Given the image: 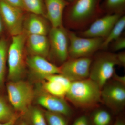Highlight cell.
<instances>
[{
    "label": "cell",
    "mask_w": 125,
    "mask_h": 125,
    "mask_svg": "<svg viewBox=\"0 0 125 125\" xmlns=\"http://www.w3.org/2000/svg\"><path fill=\"white\" fill-rule=\"evenodd\" d=\"M101 0H74L65 9L64 20L72 30H82L99 18L102 10Z\"/></svg>",
    "instance_id": "6da1fadb"
},
{
    "label": "cell",
    "mask_w": 125,
    "mask_h": 125,
    "mask_svg": "<svg viewBox=\"0 0 125 125\" xmlns=\"http://www.w3.org/2000/svg\"><path fill=\"white\" fill-rule=\"evenodd\" d=\"M101 87L89 78L72 82L65 97L76 107L89 108L101 102Z\"/></svg>",
    "instance_id": "7a4b0ae2"
},
{
    "label": "cell",
    "mask_w": 125,
    "mask_h": 125,
    "mask_svg": "<svg viewBox=\"0 0 125 125\" xmlns=\"http://www.w3.org/2000/svg\"><path fill=\"white\" fill-rule=\"evenodd\" d=\"M27 36L26 34L23 32L12 37L11 43L7 52L9 81L21 79L24 72V52Z\"/></svg>",
    "instance_id": "3957f363"
},
{
    "label": "cell",
    "mask_w": 125,
    "mask_h": 125,
    "mask_svg": "<svg viewBox=\"0 0 125 125\" xmlns=\"http://www.w3.org/2000/svg\"><path fill=\"white\" fill-rule=\"evenodd\" d=\"M6 89L12 107L20 114L25 115L29 109L34 97L32 87L28 83L20 79L9 81Z\"/></svg>",
    "instance_id": "277c9868"
},
{
    "label": "cell",
    "mask_w": 125,
    "mask_h": 125,
    "mask_svg": "<svg viewBox=\"0 0 125 125\" xmlns=\"http://www.w3.org/2000/svg\"><path fill=\"white\" fill-rule=\"evenodd\" d=\"M119 65L117 54L103 52L92 60L89 78L97 83L101 88L112 77L115 67Z\"/></svg>",
    "instance_id": "5b68a950"
},
{
    "label": "cell",
    "mask_w": 125,
    "mask_h": 125,
    "mask_svg": "<svg viewBox=\"0 0 125 125\" xmlns=\"http://www.w3.org/2000/svg\"><path fill=\"white\" fill-rule=\"evenodd\" d=\"M67 32L69 41V58L90 57L101 49L104 39L101 38L81 37L68 30Z\"/></svg>",
    "instance_id": "8992f818"
},
{
    "label": "cell",
    "mask_w": 125,
    "mask_h": 125,
    "mask_svg": "<svg viewBox=\"0 0 125 125\" xmlns=\"http://www.w3.org/2000/svg\"><path fill=\"white\" fill-rule=\"evenodd\" d=\"M48 34L50 45L48 56L62 65L69 58V41L67 30L63 26L52 27Z\"/></svg>",
    "instance_id": "52a82bcc"
},
{
    "label": "cell",
    "mask_w": 125,
    "mask_h": 125,
    "mask_svg": "<svg viewBox=\"0 0 125 125\" xmlns=\"http://www.w3.org/2000/svg\"><path fill=\"white\" fill-rule=\"evenodd\" d=\"M101 98L113 111H121L125 105V84L114 80L108 81L101 89Z\"/></svg>",
    "instance_id": "ba28073f"
},
{
    "label": "cell",
    "mask_w": 125,
    "mask_h": 125,
    "mask_svg": "<svg viewBox=\"0 0 125 125\" xmlns=\"http://www.w3.org/2000/svg\"><path fill=\"white\" fill-rule=\"evenodd\" d=\"M92 62L90 57L69 58L59 67L60 74L71 82L89 78Z\"/></svg>",
    "instance_id": "9c48e42d"
},
{
    "label": "cell",
    "mask_w": 125,
    "mask_h": 125,
    "mask_svg": "<svg viewBox=\"0 0 125 125\" xmlns=\"http://www.w3.org/2000/svg\"><path fill=\"white\" fill-rule=\"evenodd\" d=\"M22 10L0 0V15L4 27L12 37L23 33L24 17Z\"/></svg>",
    "instance_id": "30bf717a"
},
{
    "label": "cell",
    "mask_w": 125,
    "mask_h": 125,
    "mask_svg": "<svg viewBox=\"0 0 125 125\" xmlns=\"http://www.w3.org/2000/svg\"><path fill=\"white\" fill-rule=\"evenodd\" d=\"M122 14H107L96 19L85 30L81 31V37L86 38H101L105 39L107 37L114 25Z\"/></svg>",
    "instance_id": "8fae6325"
},
{
    "label": "cell",
    "mask_w": 125,
    "mask_h": 125,
    "mask_svg": "<svg viewBox=\"0 0 125 125\" xmlns=\"http://www.w3.org/2000/svg\"><path fill=\"white\" fill-rule=\"evenodd\" d=\"M26 63L31 72L42 79L52 75L60 73V67L43 57L29 56L26 59Z\"/></svg>",
    "instance_id": "7c38bea8"
},
{
    "label": "cell",
    "mask_w": 125,
    "mask_h": 125,
    "mask_svg": "<svg viewBox=\"0 0 125 125\" xmlns=\"http://www.w3.org/2000/svg\"><path fill=\"white\" fill-rule=\"evenodd\" d=\"M45 92L37 98V103L39 105L48 111L61 114L65 117L71 116L72 109L64 98Z\"/></svg>",
    "instance_id": "4fadbf2b"
},
{
    "label": "cell",
    "mask_w": 125,
    "mask_h": 125,
    "mask_svg": "<svg viewBox=\"0 0 125 125\" xmlns=\"http://www.w3.org/2000/svg\"><path fill=\"white\" fill-rule=\"evenodd\" d=\"M43 88L50 94L64 98L70 86L71 82L61 74L47 76L44 80Z\"/></svg>",
    "instance_id": "5bb4252c"
},
{
    "label": "cell",
    "mask_w": 125,
    "mask_h": 125,
    "mask_svg": "<svg viewBox=\"0 0 125 125\" xmlns=\"http://www.w3.org/2000/svg\"><path fill=\"white\" fill-rule=\"evenodd\" d=\"M46 15L52 27L63 26L65 9L70 4L65 0H45Z\"/></svg>",
    "instance_id": "9a60e30c"
},
{
    "label": "cell",
    "mask_w": 125,
    "mask_h": 125,
    "mask_svg": "<svg viewBox=\"0 0 125 125\" xmlns=\"http://www.w3.org/2000/svg\"><path fill=\"white\" fill-rule=\"evenodd\" d=\"M42 16L31 13L24 17L23 24V32L27 35L35 34L47 36L51 28L48 23Z\"/></svg>",
    "instance_id": "2e32d148"
},
{
    "label": "cell",
    "mask_w": 125,
    "mask_h": 125,
    "mask_svg": "<svg viewBox=\"0 0 125 125\" xmlns=\"http://www.w3.org/2000/svg\"><path fill=\"white\" fill-rule=\"evenodd\" d=\"M25 47L31 55L40 56L46 58L49 55V39L46 35H27Z\"/></svg>",
    "instance_id": "e0dca14e"
},
{
    "label": "cell",
    "mask_w": 125,
    "mask_h": 125,
    "mask_svg": "<svg viewBox=\"0 0 125 125\" xmlns=\"http://www.w3.org/2000/svg\"><path fill=\"white\" fill-rule=\"evenodd\" d=\"M125 27V16L123 15L114 25L107 37L104 39L101 49L105 50L107 49L112 42L121 37Z\"/></svg>",
    "instance_id": "ac0fdd59"
},
{
    "label": "cell",
    "mask_w": 125,
    "mask_h": 125,
    "mask_svg": "<svg viewBox=\"0 0 125 125\" xmlns=\"http://www.w3.org/2000/svg\"><path fill=\"white\" fill-rule=\"evenodd\" d=\"M8 42L4 37L0 38V91L4 82L7 52L9 48Z\"/></svg>",
    "instance_id": "d6986e66"
},
{
    "label": "cell",
    "mask_w": 125,
    "mask_h": 125,
    "mask_svg": "<svg viewBox=\"0 0 125 125\" xmlns=\"http://www.w3.org/2000/svg\"><path fill=\"white\" fill-rule=\"evenodd\" d=\"M125 6V0H105L101 9L107 14H123Z\"/></svg>",
    "instance_id": "ffe728a7"
},
{
    "label": "cell",
    "mask_w": 125,
    "mask_h": 125,
    "mask_svg": "<svg viewBox=\"0 0 125 125\" xmlns=\"http://www.w3.org/2000/svg\"><path fill=\"white\" fill-rule=\"evenodd\" d=\"M18 115L13 107L9 105L5 98L0 96V122H7Z\"/></svg>",
    "instance_id": "44dd1931"
},
{
    "label": "cell",
    "mask_w": 125,
    "mask_h": 125,
    "mask_svg": "<svg viewBox=\"0 0 125 125\" xmlns=\"http://www.w3.org/2000/svg\"><path fill=\"white\" fill-rule=\"evenodd\" d=\"M24 10L31 13L46 15V10L42 0H22Z\"/></svg>",
    "instance_id": "7402d4cb"
},
{
    "label": "cell",
    "mask_w": 125,
    "mask_h": 125,
    "mask_svg": "<svg viewBox=\"0 0 125 125\" xmlns=\"http://www.w3.org/2000/svg\"><path fill=\"white\" fill-rule=\"evenodd\" d=\"M25 114H28L27 121L30 125H48L44 112L38 108L29 109Z\"/></svg>",
    "instance_id": "603a6c76"
},
{
    "label": "cell",
    "mask_w": 125,
    "mask_h": 125,
    "mask_svg": "<svg viewBox=\"0 0 125 125\" xmlns=\"http://www.w3.org/2000/svg\"><path fill=\"white\" fill-rule=\"evenodd\" d=\"M92 121L94 125H109L111 121V116L106 110L97 109L92 115Z\"/></svg>",
    "instance_id": "cb8c5ba5"
},
{
    "label": "cell",
    "mask_w": 125,
    "mask_h": 125,
    "mask_svg": "<svg viewBox=\"0 0 125 125\" xmlns=\"http://www.w3.org/2000/svg\"><path fill=\"white\" fill-rule=\"evenodd\" d=\"M44 113L48 125H68L65 116L62 114L47 111Z\"/></svg>",
    "instance_id": "d4e9b609"
},
{
    "label": "cell",
    "mask_w": 125,
    "mask_h": 125,
    "mask_svg": "<svg viewBox=\"0 0 125 125\" xmlns=\"http://www.w3.org/2000/svg\"><path fill=\"white\" fill-rule=\"evenodd\" d=\"M112 50L114 51H118L125 49V38L121 36L120 37L112 42L110 44Z\"/></svg>",
    "instance_id": "484cf974"
},
{
    "label": "cell",
    "mask_w": 125,
    "mask_h": 125,
    "mask_svg": "<svg viewBox=\"0 0 125 125\" xmlns=\"http://www.w3.org/2000/svg\"><path fill=\"white\" fill-rule=\"evenodd\" d=\"M72 125H90L89 121L87 116H81L75 120Z\"/></svg>",
    "instance_id": "4316f807"
},
{
    "label": "cell",
    "mask_w": 125,
    "mask_h": 125,
    "mask_svg": "<svg viewBox=\"0 0 125 125\" xmlns=\"http://www.w3.org/2000/svg\"><path fill=\"white\" fill-rule=\"evenodd\" d=\"M4 0L14 6L22 9V10H24L22 2V0Z\"/></svg>",
    "instance_id": "83f0119b"
},
{
    "label": "cell",
    "mask_w": 125,
    "mask_h": 125,
    "mask_svg": "<svg viewBox=\"0 0 125 125\" xmlns=\"http://www.w3.org/2000/svg\"><path fill=\"white\" fill-rule=\"evenodd\" d=\"M117 59L119 63V66L125 67V52H122L117 54Z\"/></svg>",
    "instance_id": "f1b7e54d"
},
{
    "label": "cell",
    "mask_w": 125,
    "mask_h": 125,
    "mask_svg": "<svg viewBox=\"0 0 125 125\" xmlns=\"http://www.w3.org/2000/svg\"><path fill=\"white\" fill-rule=\"evenodd\" d=\"M112 78H113L114 80L125 84V77L124 76H120L117 74L115 73H114Z\"/></svg>",
    "instance_id": "f546056e"
},
{
    "label": "cell",
    "mask_w": 125,
    "mask_h": 125,
    "mask_svg": "<svg viewBox=\"0 0 125 125\" xmlns=\"http://www.w3.org/2000/svg\"><path fill=\"white\" fill-rule=\"evenodd\" d=\"M20 116L18 115L15 117H14L11 120L5 123H1L0 122V125H14L16 121L19 118Z\"/></svg>",
    "instance_id": "4dcf8cb0"
},
{
    "label": "cell",
    "mask_w": 125,
    "mask_h": 125,
    "mask_svg": "<svg viewBox=\"0 0 125 125\" xmlns=\"http://www.w3.org/2000/svg\"><path fill=\"white\" fill-rule=\"evenodd\" d=\"M4 27V23H3L1 16L0 15V36L3 33Z\"/></svg>",
    "instance_id": "1f68e13d"
},
{
    "label": "cell",
    "mask_w": 125,
    "mask_h": 125,
    "mask_svg": "<svg viewBox=\"0 0 125 125\" xmlns=\"http://www.w3.org/2000/svg\"><path fill=\"white\" fill-rule=\"evenodd\" d=\"M113 125H125L124 120L121 119H118L117 120Z\"/></svg>",
    "instance_id": "d6a6232c"
},
{
    "label": "cell",
    "mask_w": 125,
    "mask_h": 125,
    "mask_svg": "<svg viewBox=\"0 0 125 125\" xmlns=\"http://www.w3.org/2000/svg\"><path fill=\"white\" fill-rule=\"evenodd\" d=\"M17 125H30L27 121L22 120L19 122Z\"/></svg>",
    "instance_id": "836d02e7"
},
{
    "label": "cell",
    "mask_w": 125,
    "mask_h": 125,
    "mask_svg": "<svg viewBox=\"0 0 125 125\" xmlns=\"http://www.w3.org/2000/svg\"><path fill=\"white\" fill-rule=\"evenodd\" d=\"M65 0L67 1V2H68L69 3H70L73 2L74 0Z\"/></svg>",
    "instance_id": "e575fe53"
}]
</instances>
